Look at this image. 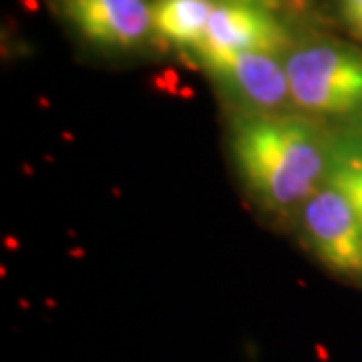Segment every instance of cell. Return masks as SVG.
Masks as SVG:
<instances>
[{"mask_svg": "<svg viewBox=\"0 0 362 362\" xmlns=\"http://www.w3.org/2000/svg\"><path fill=\"white\" fill-rule=\"evenodd\" d=\"M290 51V35L276 14L233 0H218L204 39L195 52H268Z\"/></svg>", "mask_w": 362, "mask_h": 362, "instance_id": "cell-5", "label": "cell"}, {"mask_svg": "<svg viewBox=\"0 0 362 362\" xmlns=\"http://www.w3.org/2000/svg\"><path fill=\"white\" fill-rule=\"evenodd\" d=\"M218 0H153V33L169 45L192 52L202 42Z\"/></svg>", "mask_w": 362, "mask_h": 362, "instance_id": "cell-7", "label": "cell"}, {"mask_svg": "<svg viewBox=\"0 0 362 362\" xmlns=\"http://www.w3.org/2000/svg\"><path fill=\"white\" fill-rule=\"evenodd\" d=\"M340 13L350 30L362 39V0H340Z\"/></svg>", "mask_w": 362, "mask_h": 362, "instance_id": "cell-9", "label": "cell"}, {"mask_svg": "<svg viewBox=\"0 0 362 362\" xmlns=\"http://www.w3.org/2000/svg\"><path fill=\"white\" fill-rule=\"evenodd\" d=\"M328 183L346 195L362 223V119L330 135Z\"/></svg>", "mask_w": 362, "mask_h": 362, "instance_id": "cell-8", "label": "cell"}, {"mask_svg": "<svg viewBox=\"0 0 362 362\" xmlns=\"http://www.w3.org/2000/svg\"><path fill=\"white\" fill-rule=\"evenodd\" d=\"M294 107L308 115L362 117V49L312 40L286 52Z\"/></svg>", "mask_w": 362, "mask_h": 362, "instance_id": "cell-2", "label": "cell"}, {"mask_svg": "<svg viewBox=\"0 0 362 362\" xmlns=\"http://www.w3.org/2000/svg\"><path fill=\"white\" fill-rule=\"evenodd\" d=\"M330 135L314 119L294 111H244L233 119V161L262 206L290 211L326 183Z\"/></svg>", "mask_w": 362, "mask_h": 362, "instance_id": "cell-1", "label": "cell"}, {"mask_svg": "<svg viewBox=\"0 0 362 362\" xmlns=\"http://www.w3.org/2000/svg\"><path fill=\"white\" fill-rule=\"evenodd\" d=\"M195 63L247 113L288 111L294 101L284 63L268 52H195Z\"/></svg>", "mask_w": 362, "mask_h": 362, "instance_id": "cell-3", "label": "cell"}, {"mask_svg": "<svg viewBox=\"0 0 362 362\" xmlns=\"http://www.w3.org/2000/svg\"><path fill=\"white\" fill-rule=\"evenodd\" d=\"M59 6L85 39L105 49H137L153 33L149 0H59Z\"/></svg>", "mask_w": 362, "mask_h": 362, "instance_id": "cell-6", "label": "cell"}, {"mask_svg": "<svg viewBox=\"0 0 362 362\" xmlns=\"http://www.w3.org/2000/svg\"><path fill=\"white\" fill-rule=\"evenodd\" d=\"M233 2H244V4H252V6H259L270 13H276L284 8H298L304 0H233Z\"/></svg>", "mask_w": 362, "mask_h": 362, "instance_id": "cell-10", "label": "cell"}, {"mask_svg": "<svg viewBox=\"0 0 362 362\" xmlns=\"http://www.w3.org/2000/svg\"><path fill=\"white\" fill-rule=\"evenodd\" d=\"M300 223L314 254L330 270L362 276V223L346 195L324 183L300 206Z\"/></svg>", "mask_w": 362, "mask_h": 362, "instance_id": "cell-4", "label": "cell"}]
</instances>
